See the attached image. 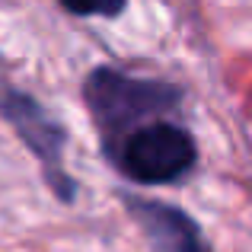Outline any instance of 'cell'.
Here are the masks:
<instances>
[{
	"instance_id": "6da1fadb",
	"label": "cell",
	"mask_w": 252,
	"mask_h": 252,
	"mask_svg": "<svg viewBox=\"0 0 252 252\" xmlns=\"http://www.w3.org/2000/svg\"><path fill=\"white\" fill-rule=\"evenodd\" d=\"M80 96L96 128L99 150L131 134L141 125H150L157 118H176L185 102L182 83L166 77L134 74L118 64H96L83 77Z\"/></svg>"
},
{
	"instance_id": "7a4b0ae2",
	"label": "cell",
	"mask_w": 252,
	"mask_h": 252,
	"mask_svg": "<svg viewBox=\"0 0 252 252\" xmlns=\"http://www.w3.org/2000/svg\"><path fill=\"white\" fill-rule=\"evenodd\" d=\"M102 157L125 182L134 185H182L195 176L201 150L179 118H157L102 147Z\"/></svg>"
},
{
	"instance_id": "3957f363",
	"label": "cell",
	"mask_w": 252,
	"mask_h": 252,
	"mask_svg": "<svg viewBox=\"0 0 252 252\" xmlns=\"http://www.w3.org/2000/svg\"><path fill=\"white\" fill-rule=\"evenodd\" d=\"M0 118L10 125V131L38 160L48 191L61 204H74L80 189H77V179L64 166V154H67V144H70L67 125L38 96H32L29 90L13 86L6 80H0Z\"/></svg>"
},
{
	"instance_id": "277c9868",
	"label": "cell",
	"mask_w": 252,
	"mask_h": 252,
	"mask_svg": "<svg viewBox=\"0 0 252 252\" xmlns=\"http://www.w3.org/2000/svg\"><path fill=\"white\" fill-rule=\"evenodd\" d=\"M118 198H122L125 211L131 214V220L141 227V233L147 236V243L157 252H214L201 223L189 211L157 201V198L134 195V191H128V195L122 191Z\"/></svg>"
},
{
	"instance_id": "5b68a950",
	"label": "cell",
	"mask_w": 252,
	"mask_h": 252,
	"mask_svg": "<svg viewBox=\"0 0 252 252\" xmlns=\"http://www.w3.org/2000/svg\"><path fill=\"white\" fill-rule=\"evenodd\" d=\"M70 16H102V19H118L125 10H128V0H58Z\"/></svg>"
}]
</instances>
